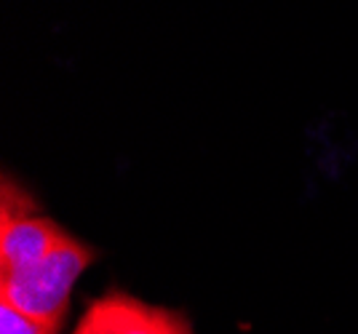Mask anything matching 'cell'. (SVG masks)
<instances>
[{
    "label": "cell",
    "instance_id": "obj_1",
    "mask_svg": "<svg viewBox=\"0 0 358 334\" xmlns=\"http://www.w3.org/2000/svg\"><path fill=\"white\" fill-rule=\"evenodd\" d=\"M94 259L96 252L91 246L75 238L73 233H64L59 243L38 262L0 273V300L11 303L32 319L62 324L75 281Z\"/></svg>",
    "mask_w": 358,
    "mask_h": 334
},
{
    "label": "cell",
    "instance_id": "obj_2",
    "mask_svg": "<svg viewBox=\"0 0 358 334\" xmlns=\"http://www.w3.org/2000/svg\"><path fill=\"white\" fill-rule=\"evenodd\" d=\"M73 334H193V329L174 310L129 294H107L89 305Z\"/></svg>",
    "mask_w": 358,
    "mask_h": 334
},
{
    "label": "cell",
    "instance_id": "obj_3",
    "mask_svg": "<svg viewBox=\"0 0 358 334\" xmlns=\"http://www.w3.org/2000/svg\"><path fill=\"white\" fill-rule=\"evenodd\" d=\"M59 324H45L0 300V334H57Z\"/></svg>",
    "mask_w": 358,
    "mask_h": 334
}]
</instances>
